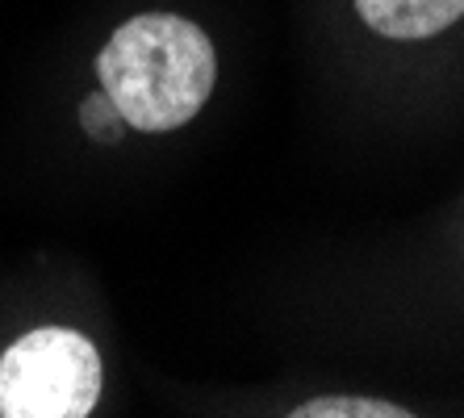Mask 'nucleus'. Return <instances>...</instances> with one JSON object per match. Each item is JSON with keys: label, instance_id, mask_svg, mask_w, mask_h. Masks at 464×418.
<instances>
[{"label": "nucleus", "instance_id": "nucleus-1", "mask_svg": "<svg viewBox=\"0 0 464 418\" xmlns=\"http://www.w3.org/2000/svg\"><path fill=\"white\" fill-rule=\"evenodd\" d=\"M97 75L126 126L160 134L193 122L209 101L218 54L201 25L176 13H142L105 43Z\"/></svg>", "mask_w": 464, "mask_h": 418}, {"label": "nucleus", "instance_id": "nucleus-2", "mask_svg": "<svg viewBox=\"0 0 464 418\" xmlns=\"http://www.w3.org/2000/svg\"><path fill=\"white\" fill-rule=\"evenodd\" d=\"M101 381V355L84 335L43 326L0 355V414L84 418L97 406Z\"/></svg>", "mask_w": 464, "mask_h": 418}, {"label": "nucleus", "instance_id": "nucleus-3", "mask_svg": "<svg viewBox=\"0 0 464 418\" xmlns=\"http://www.w3.org/2000/svg\"><path fill=\"white\" fill-rule=\"evenodd\" d=\"M360 17L385 38L419 43L464 17V0H356Z\"/></svg>", "mask_w": 464, "mask_h": 418}, {"label": "nucleus", "instance_id": "nucleus-4", "mask_svg": "<svg viewBox=\"0 0 464 418\" xmlns=\"http://www.w3.org/2000/svg\"><path fill=\"white\" fill-rule=\"evenodd\" d=\"M297 418H406L411 410L377 402V397H314L293 410Z\"/></svg>", "mask_w": 464, "mask_h": 418}, {"label": "nucleus", "instance_id": "nucleus-5", "mask_svg": "<svg viewBox=\"0 0 464 418\" xmlns=\"http://www.w3.org/2000/svg\"><path fill=\"white\" fill-rule=\"evenodd\" d=\"M80 122H84V130L97 142H118L121 130H126V118L118 113V105H113L109 97H101V92L84 101V109H80Z\"/></svg>", "mask_w": 464, "mask_h": 418}]
</instances>
